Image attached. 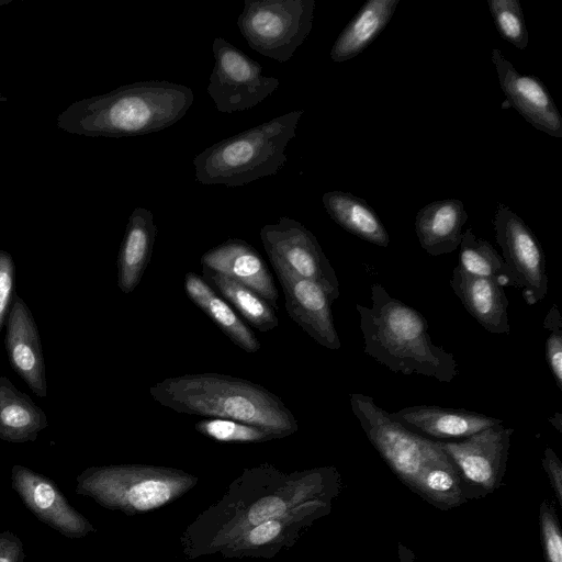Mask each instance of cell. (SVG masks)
<instances>
[{
    "mask_svg": "<svg viewBox=\"0 0 562 562\" xmlns=\"http://www.w3.org/2000/svg\"><path fill=\"white\" fill-rule=\"evenodd\" d=\"M271 464H261L260 496L252 502L228 493L214 508L190 526L186 536L195 554L220 552L228 542L249 529L272 519L290 517L316 501L330 502L338 493L340 476L334 467L285 474L276 490L263 492Z\"/></svg>",
    "mask_w": 562,
    "mask_h": 562,
    "instance_id": "6da1fadb",
    "label": "cell"
},
{
    "mask_svg": "<svg viewBox=\"0 0 562 562\" xmlns=\"http://www.w3.org/2000/svg\"><path fill=\"white\" fill-rule=\"evenodd\" d=\"M191 88L167 80L121 86L71 103L57 117L65 132L126 137L162 131L182 119L193 103Z\"/></svg>",
    "mask_w": 562,
    "mask_h": 562,
    "instance_id": "7a4b0ae2",
    "label": "cell"
},
{
    "mask_svg": "<svg viewBox=\"0 0 562 562\" xmlns=\"http://www.w3.org/2000/svg\"><path fill=\"white\" fill-rule=\"evenodd\" d=\"M364 352L392 372L418 374L451 382L458 362L432 342L426 318L390 295L379 283L371 286V306L356 304Z\"/></svg>",
    "mask_w": 562,
    "mask_h": 562,
    "instance_id": "3957f363",
    "label": "cell"
},
{
    "mask_svg": "<svg viewBox=\"0 0 562 562\" xmlns=\"http://www.w3.org/2000/svg\"><path fill=\"white\" fill-rule=\"evenodd\" d=\"M151 397L175 412L224 418L266 428L280 438L299 424L280 397L244 379L221 373H192L165 379L149 389Z\"/></svg>",
    "mask_w": 562,
    "mask_h": 562,
    "instance_id": "277c9868",
    "label": "cell"
},
{
    "mask_svg": "<svg viewBox=\"0 0 562 562\" xmlns=\"http://www.w3.org/2000/svg\"><path fill=\"white\" fill-rule=\"evenodd\" d=\"M302 115V110L291 111L205 148L193 159L195 180L239 187L277 173Z\"/></svg>",
    "mask_w": 562,
    "mask_h": 562,
    "instance_id": "5b68a950",
    "label": "cell"
},
{
    "mask_svg": "<svg viewBox=\"0 0 562 562\" xmlns=\"http://www.w3.org/2000/svg\"><path fill=\"white\" fill-rule=\"evenodd\" d=\"M77 481L78 494L106 508L136 515L182 496L198 483V477L172 468L120 464L89 468Z\"/></svg>",
    "mask_w": 562,
    "mask_h": 562,
    "instance_id": "8992f818",
    "label": "cell"
},
{
    "mask_svg": "<svg viewBox=\"0 0 562 562\" xmlns=\"http://www.w3.org/2000/svg\"><path fill=\"white\" fill-rule=\"evenodd\" d=\"M349 397L352 413L367 438L393 473L411 490L430 468L452 462L438 441L403 427L371 396L351 393Z\"/></svg>",
    "mask_w": 562,
    "mask_h": 562,
    "instance_id": "52a82bcc",
    "label": "cell"
},
{
    "mask_svg": "<svg viewBox=\"0 0 562 562\" xmlns=\"http://www.w3.org/2000/svg\"><path fill=\"white\" fill-rule=\"evenodd\" d=\"M314 8V0H245L237 26L254 50L285 63L310 34Z\"/></svg>",
    "mask_w": 562,
    "mask_h": 562,
    "instance_id": "ba28073f",
    "label": "cell"
},
{
    "mask_svg": "<svg viewBox=\"0 0 562 562\" xmlns=\"http://www.w3.org/2000/svg\"><path fill=\"white\" fill-rule=\"evenodd\" d=\"M274 271L317 283L331 302L339 297L336 272L314 234L300 222L282 216L259 233Z\"/></svg>",
    "mask_w": 562,
    "mask_h": 562,
    "instance_id": "9c48e42d",
    "label": "cell"
},
{
    "mask_svg": "<svg viewBox=\"0 0 562 562\" xmlns=\"http://www.w3.org/2000/svg\"><path fill=\"white\" fill-rule=\"evenodd\" d=\"M214 67L206 91L217 111L232 114L258 105L279 87V80L262 74V67L228 41L212 44Z\"/></svg>",
    "mask_w": 562,
    "mask_h": 562,
    "instance_id": "30bf717a",
    "label": "cell"
},
{
    "mask_svg": "<svg viewBox=\"0 0 562 562\" xmlns=\"http://www.w3.org/2000/svg\"><path fill=\"white\" fill-rule=\"evenodd\" d=\"M513 428L498 424L461 441H438L439 447L456 467L467 496L494 492L502 483Z\"/></svg>",
    "mask_w": 562,
    "mask_h": 562,
    "instance_id": "8fae6325",
    "label": "cell"
},
{
    "mask_svg": "<svg viewBox=\"0 0 562 562\" xmlns=\"http://www.w3.org/2000/svg\"><path fill=\"white\" fill-rule=\"evenodd\" d=\"M493 225L503 259L515 278V288L528 305L543 300L548 293L546 257L529 226L504 203H498Z\"/></svg>",
    "mask_w": 562,
    "mask_h": 562,
    "instance_id": "7c38bea8",
    "label": "cell"
},
{
    "mask_svg": "<svg viewBox=\"0 0 562 562\" xmlns=\"http://www.w3.org/2000/svg\"><path fill=\"white\" fill-rule=\"evenodd\" d=\"M12 485L29 509L42 521L66 537L81 538L93 526L71 507L56 484L23 467L12 468Z\"/></svg>",
    "mask_w": 562,
    "mask_h": 562,
    "instance_id": "4fadbf2b",
    "label": "cell"
},
{
    "mask_svg": "<svg viewBox=\"0 0 562 562\" xmlns=\"http://www.w3.org/2000/svg\"><path fill=\"white\" fill-rule=\"evenodd\" d=\"M492 61L509 104L537 130L562 137L561 114L539 78L520 74L497 48L492 50Z\"/></svg>",
    "mask_w": 562,
    "mask_h": 562,
    "instance_id": "5bb4252c",
    "label": "cell"
},
{
    "mask_svg": "<svg viewBox=\"0 0 562 562\" xmlns=\"http://www.w3.org/2000/svg\"><path fill=\"white\" fill-rule=\"evenodd\" d=\"M5 349L12 369L38 397H46L47 381L41 337L26 303L13 295L5 325Z\"/></svg>",
    "mask_w": 562,
    "mask_h": 562,
    "instance_id": "9a60e30c",
    "label": "cell"
},
{
    "mask_svg": "<svg viewBox=\"0 0 562 562\" xmlns=\"http://www.w3.org/2000/svg\"><path fill=\"white\" fill-rule=\"evenodd\" d=\"M283 290L289 316L321 346L330 350L341 347L331 300L317 283L289 273H277Z\"/></svg>",
    "mask_w": 562,
    "mask_h": 562,
    "instance_id": "2e32d148",
    "label": "cell"
},
{
    "mask_svg": "<svg viewBox=\"0 0 562 562\" xmlns=\"http://www.w3.org/2000/svg\"><path fill=\"white\" fill-rule=\"evenodd\" d=\"M201 265L246 285L279 310V294L272 274L261 255L247 241L229 238L205 251Z\"/></svg>",
    "mask_w": 562,
    "mask_h": 562,
    "instance_id": "e0dca14e",
    "label": "cell"
},
{
    "mask_svg": "<svg viewBox=\"0 0 562 562\" xmlns=\"http://www.w3.org/2000/svg\"><path fill=\"white\" fill-rule=\"evenodd\" d=\"M406 429L423 437L468 438L481 430L503 424L502 419L460 408L416 405L390 413Z\"/></svg>",
    "mask_w": 562,
    "mask_h": 562,
    "instance_id": "ac0fdd59",
    "label": "cell"
},
{
    "mask_svg": "<svg viewBox=\"0 0 562 562\" xmlns=\"http://www.w3.org/2000/svg\"><path fill=\"white\" fill-rule=\"evenodd\" d=\"M330 502L316 501L299 513L262 522L235 538L220 552L226 557H269L284 544H292L303 527L325 515Z\"/></svg>",
    "mask_w": 562,
    "mask_h": 562,
    "instance_id": "d6986e66",
    "label": "cell"
},
{
    "mask_svg": "<svg viewBox=\"0 0 562 562\" xmlns=\"http://www.w3.org/2000/svg\"><path fill=\"white\" fill-rule=\"evenodd\" d=\"M449 283L468 313L484 329L492 334H509V302L503 286L470 274L459 265L454 267Z\"/></svg>",
    "mask_w": 562,
    "mask_h": 562,
    "instance_id": "ffe728a7",
    "label": "cell"
},
{
    "mask_svg": "<svg viewBox=\"0 0 562 562\" xmlns=\"http://www.w3.org/2000/svg\"><path fill=\"white\" fill-rule=\"evenodd\" d=\"M157 234L151 211L137 206L131 213L117 257V285L124 294L139 284L150 260Z\"/></svg>",
    "mask_w": 562,
    "mask_h": 562,
    "instance_id": "44dd1931",
    "label": "cell"
},
{
    "mask_svg": "<svg viewBox=\"0 0 562 562\" xmlns=\"http://www.w3.org/2000/svg\"><path fill=\"white\" fill-rule=\"evenodd\" d=\"M467 220L460 200L447 199L425 205L415 217V232L422 248L430 256L454 251L460 246Z\"/></svg>",
    "mask_w": 562,
    "mask_h": 562,
    "instance_id": "7402d4cb",
    "label": "cell"
},
{
    "mask_svg": "<svg viewBox=\"0 0 562 562\" xmlns=\"http://www.w3.org/2000/svg\"><path fill=\"white\" fill-rule=\"evenodd\" d=\"M188 297L207 315L232 342L248 353L257 352L261 345L252 330L232 306L200 276L188 272L184 277Z\"/></svg>",
    "mask_w": 562,
    "mask_h": 562,
    "instance_id": "603a6c76",
    "label": "cell"
},
{
    "mask_svg": "<svg viewBox=\"0 0 562 562\" xmlns=\"http://www.w3.org/2000/svg\"><path fill=\"white\" fill-rule=\"evenodd\" d=\"M47 425L43 409L7 376L0 375V439L10 442L34 441Z\"/></svg>",
    "mask_w": 562,
    "mask_h": 562,
    "instance_id": "cb8c5ba5",
    "label": "cell"
},
{
    "mask_svg": "<svg viewBox=\"0 0 562 562\" xmlns=\"http://www.w3.org/2000/svg\"><path fill=\"white\" fill-rule=\"evenodd\" d=\"M398 0L367 1L339 34L330 49V58L342 63L360 54L384 30Z\"/></svg>",
    "mask_w": 562,
    "mask_h": 562,
    "instance_id": "d4e9b609",
    "label": "cell"
},
{
    "mask_svg": "<svg viewBox=\"0 0 562 562\" xmlns=\"http://www.w3.org/2000/svg\"><path fill=\"white\" fill-rule=\"evenodd\" d=\"M322 201L328 215L344 229L376 246H389L386 228L366 200L349 192L329 191Z\"/></svg>",
    "mask_w": 562,
    "mask_h": 562,
    "instance_id": "484cf974",
    "label": "cell"
},
{
    "mask_svg": "<svg viewBox=\"0 0 562 562\" xmlns=\"http://www.w3.org/2000/svg\"><path fill=\"white\" fill-rule=\"evenodd\" d=\"M203 269V276L215 286L221 296L233 305L256 329L270 331L279 325L276 310L246 285L218 272Z\"/></svg>",
    "mask_w": 562,
    "mask_h": 562,
    "instance_id": "4316f807",
    "label": "cell"
},
{
    "mask_svg": "<svg viewBox=\"0 0 562 562\" xmlns=\"http://www.w3.org/2000/svg\"><path fill=\"white\" fill-rule=\"evenodd\" d=\"M459 247L458 265L465 272L492 280L503 288H515V278L503 257L487 240L476 237L471 228L463 232Z\"/></svg>",
    "mask_w": 562,
    "mask_h": 562,
    "instance_id": "83f0119b",
    "label": "cell"
},
{
    "mask_svg": "<svg viewBox=\"0 0 562 562\" xmlns=\"http://www.w3.org/2000/svg\"><path fill=\"white\" fill-rule=\"evenodd\" d=\"M412 491L441 509L459 506L468 499L463 483L452 462L427 470Z\"/></svg>",
    "mask_w": 562,
    "mask_h": 562,
    "instance_id": "f1b7e54d",
    "label": "cell"
},
{
    "mask_svg": "<svg viewBox=\"0 0 562 562\" xmlns=\"http://www.w3.org/2000/svg\"><path fill=\"white\" fill-rule=\"evenodd\" d=\"M194 428L201 435L222 442L256 443L280 438L266 428L224 418L202 419Z\"/></svg>",
    "mask_w": 562,
    "mask_h": 562,
    "instance_id": "f546056e",
    "label": "cell"
},
{
    "mask_svg": "<svg viewBox=\"0 0 562 562\" xmlns=\"http://www.w3.org/2000/svg\"><path fill=\"white\" fill-rule=\"evenodd\" d=\"M490 12L499 35L519 49L528 45V31L518 0H488Z\"/></svg>",
    "mask_w": 562,
    "mask_h": 562,
    "instance_id": "4dcf8cb0",
    "label": "cell"
},
{
    "mask_svg": "<svg viewBox=\"0 0 562 562\" xmlns=\"http://www.w3.org/2000/svg\"><path fill=\"white\" fill-rule=\"evenodd\" d=\"M540 537L546 562H562V533L554 505L544 499L539 508Z\"/></svg>",
    "mask_w": 562,
    "mask_h": 562,
    "instance_id": "1f68e13d",
    "label": "cell"
},
{
    "mask_svg": "<svg viewBox=\"0 0 562 562\" xmlns=\"http://www.w3.org/2000/svg\"><path fill=\"white\" fill-rule=\"evenodd\" d=\"M543 326L549 330L546 340V359L557 386L562 391V318L555 304L548 311Z\"/></svg>",
    "mask_w": 562,
    "mask_h": 562,
    "instance_id": "d6a6232c",
    "label": "cell"
},
{
    "mask_svg": "<svg viewBox=\"0 0 562 562\" xmlns=\"http://www.w3.org/2000/svg\"><path fill=\"white\" fill-rule=\"evenodd\" d=\"M15 278V266L12 256L0 250V329L10 310Z\"/></svg>",
    "mask_w": 562,
    "mask_h": 562,
    "instance_id": "836d02e7",
    "label": "cell"
},
{
    "mask_svg": "<svg viewBox=\"0 0 562 562\" xmlns=\"http://www.w3.org/2000/svg\"><path fill=\"white\" fill-rule=\"evenodd\" d=\"M542 467L548 475L553 494L562 506V463L557 453L551 448H546Z\"/></svg>",
    "mask_w": 562,
    "mask_h": 562,
    "instance_id": "e575fe53",
    "label": "cell"
},
{
    "mask_svg": "<svg viewBox=\"0 0 562 562\" xmlns=\"http://www.w3.org/2000/svg\"><path fill=\"white\" fill-rule=\"evenodd\" d=\"M24 557L20 539L12 532L0 533V562H22Z\"/></svg>",
    "mask_w": 562,
    "mask_h": 562,
    "instance_id": "d590c367",
    "label": "cell"
},
{
    "mask_svg": "<svg viewBox=\"0 0 562 562\" xmlns=\"http://www.w3.org/2000/svg\"><path fill=\"white\" fill-rule=\"evenodd\" d=\"M549 422L560 434H562V415H561V413L557 412L552 417H549Z\"/></svg>",
    "mask_w": 562,
    "mask_h": 562,
    "instance_id": "8d00e7d4",
    "label": "cell"
},
{
    "mask_svg": "<svg viewBox=\"0 0 562 562\" xmlns=\"http://www.w3.org/2000/svg\"><path fill=\"white\" fill-rule=\"evenodd\" d=\"M7 100H8V98L4 94H2V92L0 90V102L7 101Z\"/></svg>",
    "mask_w": 562,
    "mask_h": 562,
    "instance_id": "74e56055",
    "label": "cell"
},
{
    "mask_svg": "<svg viewBox=\"0 0 562 562\" xmlns=\"http://www.w3.org/2000/svg\"><path fill=\"white\" fill-rule=\"evenodd\" d=\"M8 2H10V0H0V4H5Z\"/></svg>",
    "mask_w": 562,
    "mask_h": 562,
    "instance_id": "f35d334b",
    "label": "cell"
}]
</instances>
